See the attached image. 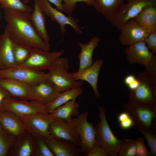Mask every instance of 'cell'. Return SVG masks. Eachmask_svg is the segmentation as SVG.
Masks as SVG:
<instances>
[{"instance_id": "1", "label": "cell", "mask_w": 156, "mask_h": 156, "mask_svg": "<svg viewBox=\"0 0 156 156\" xmlns=\"http://www.w3.org/2000/svg\"><path fill=\"white\" fill-rule=\"evenodd\" d=\"M29 14L4 9V18L6 23L5 30L14 42L49 51L50 47L46 44L38 34L30 20Z\"/></svg>"}, {"instance_id": "2", "label": "cell", "mask_w": 156, "mask_h": 156, "mask_svg": "<svg viewBox=\"0 0 156 156\" xmlns=\"http://www.w3.org/2000/svg\"><path fill=\"white\" fill-rule=\"evenodd\" d=\"M137 79L139 86L135 90H130V101L156 106V75L145 69L139 74Z\"/></svg>"}, {"instance_id": "3", "label": "cell", "mask_w": 156, "mask_h": 156, "mask_svg": "<svg viewBox=\"0 0 156 156\" xmlns=\"http://www.w3.org/2000/svg\"><path fill=\"white\" fill-rule=\"evenodd\" d=\"M98 111L100 120L95 127L96 143L108 155L118 156L122 139H118L112 131L106 119L104 107L99 106Z\"/></svg>"}, {"instance_id": "4", "label": "cell", "mask_w": 156, "mask_h": 156, "mask_svg": "<svg viewBox=\"0 0 156 156\" xmlns=\"http://www.w3.org/2000/svg\"><path fill=\"white\" fill-rule=\"evenodd\" d=\"M68 59L58 58L48 70V79L55 86L60 92L81 87L82 81H75L68 73L70 66Z\"/></svg>"}, {"instance_id": "5", "label": "cell", "mask_w": 156, "mask_h": 156, "mask_svg": "<svg viewBox=\"0 0 156 156\" xmlns=\"http://www.w3.org/2000/svg\"><path fill=\"white\" fill-rule=\"evenodd\" d=\"M9 111L18 116L48 113L47 105L36 100H21L11 94L5 97L0 106V111Z\"/></svg>"}, {"instance_id": "6", "label": "cell", "mask_w": 156, "mask_h": 156, "mask_svg": "<svg viewBox=\"0 0 156 156\" xmlns=\"http://www.w3.org/2000/svg\"><path fill=\"white\" fill-rule=\"evenodd\" d=\"M156 6V0H128L108 21L120 30L128 21L134 19L145 7Z\"/></svg>"}, {"instance_id": "7", "label": "cell", "mask_w": 156, "mask_h": 156, "mask_svg": "<svg viewBox=\"0 0 156 156\" xmlns=\"http://www.w3.org/2000/svg\"><path fill=\"white\" fill-rule=\"evenodd\" d=\"M18 116L26 130L34 137L51 138L49 131V127L55 119L51 113H37Z\"/></svg>"}, {"instance_id": "8", "label": "cell", "mask_w": 156, "mask_h": 156, "mask_svg": "<svg viewBox=\"0 0 156 156\" xmlns=\"http://www.w3.org/2000/svg\"><path fill=\"white\" fill-rule=\"evenodd\" d=\"M123 107L133 118L134 126L148 132L153 118L155 116L156 106H152L130 101Z\"/></svg>"}, {"instance_id": "9", "label": "cell", "mask_w": 156, "mask_h": 156, "mask_svg": "<svg viewBox=\"0 0 156 156\" xmlns=\"http://www.w3.org/2000/svg\"><path fill=\"white\" fill-rule=\"evenodd\" d=\"M87 111L80 113L75 118L77 133L80 138V148L82 153L89 151L96 143V130L92 123L88 122Z\"/></svg>"}, {"instance_id": "10", "label": "cell", "mask_w": 156, "mask_h": 156, "mask_svg": "<svg viewBox=\"0 0 156 156\" xmlns=\"http://www.w3.org/2000/svg\"><path fill=\"white\" fill-rule=\"evenodd\" d=\"M64 53L63 50L50 52L38 48H32L28 57L21 66L38 71L49 70Z\"/></svg>"}, {"instance_id": "11", "label": "cell", "mask_w": 156, "mask_h": 156, "mask_svg": "<svg viewBox=\"0 0 156 156\" xmlns=\"http://www.w3.org/2000/svg\"><path fill=\"white\" fill-rule=\"evenodd\" d=\"M0 77L13 79L31 85L47 78V74L22 66L0 70Z\"/></svg>"}, {"instance_id": "12", "label": "cell", "mask_w": 156, "mask_h": 156, "mask_svg": "<svg viewBox=\"0 0 156 156\" xmlns=\"http://www.w3.org/2000/svg\"><path fill=\"white\" fill-rule=\"evenodd\" d=\"M49 131L51 138L68 140L80 147L81 142L76 131L74 118L55 119L50 125Z\"/></svg>"}, {"instance_id": "13", "label": "cell", "mask_w": 156, "mask_h": 156, "mask_svg": "<svg viewBox=\"0 0 156 156\" xmlns=\"http://www.w3.org/2000/svg\"><path fill=\"white\" fill-rule=\"evenodd\" d=\"M120 30L118 40L122 45L128 46L144 41L151 32L138 24L134 19L127 22Z\"/></svg>"}, {"instance_id": "14", "label": "cell", "mask_w": 156, "mask_h": 156, "mask_svg": "<svg viewBox=\"0 0 156 156\" xmlns=\"http://www.w3.org/2000/svg\"><path fill=\"white\" fill-rule=\"evenodd\" d=\"M0 85L12 95L18 99L40 102L35 93L32 86L30 84L13 79L0 77Z\"/></svg>"}, {"instance_id": "15", "label": "cell", "mask_w": 156, "mask_h": 156, "mask_svg": "<svg viewBox=\"0 0 156 156\" xmlns=\"http://www.w3.org/2000/svg\"><path fill=\"white\" fill-rule=\"evenodd\" d=\"M42 9L45 15L55 21L60 26V29L63 33L66 31V25H68L77 33H82L78 24V19L72 16H66L56 8H53L47 0H39Z\"/></svg>"}, {"instance_id": "16", "label": "cell", "mask_w": 156, "mask_h": 156, "mask_svg": "<svg viewBox=\"0 0 156 156\" xmlns=\"http://www.w3.org/2000/svg\"><path fill=\"white\" fill-rule=\"evenodd\" d=\"M127 60L131 64L138 63L147 66L156 56L148 48L144 41L128 46L125 50Z\"/></svg>"}, {"instance_id": "17", "label": "cell", "mask_w": 156, "mask_h": 156, "mask_svg": "<svg viewBox=\"0 0 156 156\" xmlns=\"http://www.w3.org/2000/svg\"><path fill=\"white\" fill-rule=\"evenodd\" d=\"M103 62L102 59H98L88 68L82 70L69 73L74 80L85 81L90 84L97 99H99L101 96L97 83L99 73Z\"/></svg>"}, {"instance_id": "18", "label": "cell", "mask_w": 156, "mask_h": 156, "mask_svg": "<svg viewBox=\"0 0 156 156\" xmlns=\"http://www.w3.org/2000/svg\"><path fill=\"white\" fill-rule=\"evenodd\" d=\"M35 150L34 137L26 130L16 137L8 156H34Z\"/></svg>"}, {"instance_id": "19", "label": "cell", "mask_w": 156, "mask_h": 156, "mask_svg": "<svg viewBox=\"0 0 156 156\" xmlns=\"http://www.w3.org/2000/svg\"><path fill=\"white\" fill-rule=\"evenodd\" d=\"M44 138L54 156H79L81 155L80 147L71 142L53 138Z\"/></svg>"}, {"instance_id": "20", "label": "cell", "mask_w": 156, "mask_h": 156, "mask_svg": "<svg viewBox=\"0 0 156 156\" xmlns=\"http://www.w3.org/2000/svg\"><path fill=\"white\" fill-rule=\"evenodd\" d=\"M13 41L5 30L0 35V67L5 70L16 66L13 51Z\"/></svg>"}, {"instance_id": "21", "label": "cell", "mask_w": 156, "mask_h": 156, "mask_svg": "<svg viewBox=\"0 0 156 156\" xmlns=\"http://www.w3.org/2000/svg\"><path fill=\"white\" fill-rule=\"evenodd\" d=\"M34 10L29 17L39 36L46 44L50 47V38L45 26V18L39 0H34Z\"/></svg>"}, {"instance_id": "22", "label": "cell", "mask_w": 156, "mask_h": 156, "mask_svg": "<svg viewBox=\"0 0 156 156\" xmlns=\"http://www.w3.org/2000/svg\"><path fill=\"white\" fill-rule=\"evenodd\" d=\"M0 125L7 132L16 138L26 130L18 116L9 111H0Z\"/></svg>"}, {"instance_id": "23", "label": "cell", "mask_w": 156, "mask_h": 156, "mask_svg": "<svg viewBox=\"0 0 156 156\" xmlns=\"http://www.w3.org/2000/svg\"><path fill=\"white\" fill-rule=\"evenodd\" d=\"M100 41L97 36L92 37L86 44L81 42H77L81 49L78 56L79 61V66L78 70L81 71L90 67L92 64V57L94 51L98 45Z\"/></svg>"}, {"instance_id": "24", "label": "cell", "mask_w": 156, "mask_h": 156, "mask_svg": "<svg viewBox=\"0 0 156 156\" xmlns=\"http://www.w3.org/2000/svg\"><path fill=\"white\" fill-rule=\"evenodd\" d=\"M32 86L40 102L47 105L56 99L60 93L48 78Z\"/></svg>"}, {"instance_id": "25", "label": "cell", "mask_w": 156, "mask_h": 156, "mask_svg": "<svg viewBox=\"0 0 156 156\" xmlns=\"http://www.w3.org/2000/svg\"><path fill=\"white\" fill-rule=\"evenodd\" d=\"M134 19L138 24L151 32L156 30V6L145 7Z\"/></svg>"}, {"instance_id": "26", "label": "cell", "mask_w": 156, "mask_h": 156, "mask_svg": "<svg viewBox=\"0 0 156 156\" xmlns=\"http://www.w3.org/2000/svg\"><path fill=\"white\" fill-rule=\"evenodd\" d=\"M125 3V0H94L93 7L108 20Z\"/></svg>"}, {"instance_id": "27", "label": "cell", "mask_w": 156, "mask_h": 156, "mask_svg": "<svg viewBox=\"0 0 156 156\" xmlns=\"http://www.w3.org/2000/svg\"><path fill=\"white\" fill-rule=\"evenodd\" d=\"M83 92L81 87L68 90L60 92L58 96L51 103L47 105V111L51 113L54 109L70 100L76 99Z\"/></svg>"}, {"instance_id": "28", "label": "cell", "mask_w": 156, "mask_h": 156, "mask_svg": "<svg viewBox=\"0 0 156 156\" xmlns=\"http://www.w3.org/2000/svg\"><path fill=\"white\" fill-rule=\"evenodd\" d=\"M76 99L70 101L56 108L51 113L55 119L68 120L79 114V106Z\"/></svg>"}, {"instance_id": "29", "label": "cell", "mask_w": 156, "mask_h": 156, "mask_svg": "<svg viewBox=\"0 0 156 156\" xmlns=\"http://www.w3.org/2000/svg\"><path fill=\"white\" fill-rule=\"evenodd\" d=\"M32 48L28 45L13 42V54L17 65H23L28 57Z\"/></svg>"}, {"instance_id": "30", "label": "cell", "mask_w": 156, "mask_h": 156, "mask_svg": "<svg viewBox=\"0 0 156 156\" xmlns=\"http://www.w3.org/2000/svg\"><path fill=\"white\" fill-rule=\"evenodd\" d=\"M16 138L7 132L0 125V156H8Z\"/></svg>"}, {"instance_id": "31", "label": "cell", "mask_w": 156, "mask_h": 156, "mask_svg": "<svg viewBox=\"0 0 156 156\" xmlns=\"http://www.w3.org/2000/svg\"><path fill=\"white\" fill-rule=\"evenodd\" d=\"M0 4L4 9L20 11L30 14L32 11L31 7L21 0H0Z\"/></svg>"}, {"instance_id": "32", "label": "cell", "mask_w": 156, "mask_h": 156, "mask_svg": "<svg viewBox=\"0 0 156 156\" xmlns=\"http://www.w3.org/2000/svg\"><path fill=\"white\" fill-rule=\"evenodd\" d=\"M136 140L123 138L118 152L119 156H136Z\"/></svg>"}, {"instance_id": "33", "label": "cell", "mask_w": 156, "mask_h": 156, "mask_svg": "<svg viewBox=\"0 0 156 156\" xmlns=\"http://www.w3.org/2000/svg\"><path fill=\"white\" fill-rule=\"evenodd\" d=\"M35 142V156H54L46 142L44 138L34 137Z\"/></svg>"}, {"instance_id": "34", "label": "cell", "mask_w": 156, "mask_h": 156, "mask_svg": "<svg viewBox=\"0 0 156 156\" xmlns=\"http://www.w3.org/2000/svg\"><path fill=\"white\" fill-rule=\"evenodd\" d=\"M94 1V0H62L64 12L67 16H71L77 2H83L88 5L93 6Z\"/></svg>"}, {"instance_id": "35", "label": "cell", "mask_w": 156, "mask_h": 156, "mask_svg": "<svg viewBox=\"0 0 156 156\" xmlns=\"http://www.w3.org/2000/svg\"><path fill=\"white\" fill-rule=\"evenodd\" d=\"M118 120L120 127L123 129H128L134 126L133 120L127 112L120 113L118 116Z\"/></svg>"}, {"instance_id": "36", "label": "cell", "mask_w": 156, "mask_h": 156, "mask_svg": "<svg viewBox=\"0 0 156 156\" xmlns=\"http://www.w3.org/2000/svg\"><path fill=\"white\" fill-rule=\"evenodd\" d=\"M146 139L151 151V155L155 156L156 154V137L152 132H148L139 130Z\"/></svg>"}, {"instance_id": "37", "label": "cell", "mask_w": 156, "mask_h": 156, "mask_svg": "<svg viewBox=\"0 0 156 156\" xmlns=\"http://www.w3.org/2000/svg\"><path fill=\"white\" fill-rule=\"evenodd\" d=\"M136 141L137 156H151L150 152H149L146 148L144 143V139L142 138H137Z\"/></svg>"}, {"instance_id": "38", "label": "cell", "mask_w": 156, "mask_h": 156, "mask_svg": "<svg viewBox=\"0 0 156 156\" xmlns=\"http://www.w3.org/2000/svg\"><path fill=\"white\" fill-rule=\"evenodd\" d=\"M146 46L151 52L156 55V30L151 32L145 40Z\"/></svg>"}, {"instance_id": "39", "label": "cell", "mask_w": 156, "mask_h": 156, "mask_svg": "<svg viewBox=\"0 0 156 156\" xmlns=\"http://www.w3.org/2000/svg\"><path fill=\"white\" fill-rule=\"evenodd\" d=\"M107 154L101 146L96 143L92 148L85 154V156H107Z\"/></svg>"}, {"instance_id": "40", "label": "cell", "mask_w": 156, "mask_h": 156, "mask_svg": "<svg viewBox=\"0 0 156 156\" xmlns=\"http://www.w3.org/2000/svg\"><path fill=\"white\" fill-rule=\"evenodd\" d=\"M49 2L53 4L56 9L61 12H64L62 0H47Z\"/></svg>"}, {"instance_id": "41", "label": "cell", "mask_w": 156, "mask_h": 156, "mask_svg": "<svg viewBox=\"0 0 156 156\" xmlns=\"http://www.w3.org/2000/svg\"><path fill=\"white\" fill-rule=\"evenodd\" d=\"M10 94L9 92L0 85V106L3 100Z\"/></svg>"}, {"instance_id": "42", "label": "cell", "mask_w": 156, "mask_h": 156, "mask_svg": "<svg viewBox=\"0 0 156 156\" xmlns=\"http://www.w3.org/2000/svg\"><path fill=\"white\" fill-rule=\"evenodd\" d=\"M136 79L135 76L131 74L127 75L124 79L125 84L127 86Z\"/></svg>"}, {"instance_id": "43", "label": "cell", "mask_w": 156, "mask_h": 156, "mask_svg": "<svg viewBox=\"0 0 156 156\" xmlns=\"http://www.w3.org/2000/svg\"><path fill=\"white\" fill-rule=\"evenodd\" d=\"M139 82L138 79H136L133 82L131 83L127 86L131 91L134 90L136 89L138 87Z\"/></svg>"}, {"instance_id": "44", "label": "cell", "mask_w": 156, "mask_h": 156, "mask_svg": "<svg viewBox=\"0 0 156 156\" xmlns=\"http://www.w3.org/2000/svg\"><path fill=\"white\" fill-rule=\"evenodd\" d=\"M22 0V1H23V2L24 3L26 4L28 3L30 1V0Z\"/></svg>"}, {"instance_id": "45", "label": "cell", "mask_w": 156, "mask_h": 156, "mask_svg": "<svg viewBox=\"0 0 156 156\" xmlns=\"http://www.w3.org/2000/svg\"><path fill=\"white\" fill-rule=\"evenodd\" d=\"M0 69H1V68L0 67Z\"/></svg>"}]
</instances>
